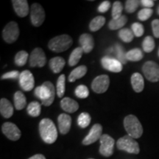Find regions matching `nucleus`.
Wrapping results in <instances>:
<instances>
[{
  "label": "nucleus",
  "instance_id": "1",
  "mask_svg": "<svg viewBox=\"0 0 159 159\" xmlns=\"http://www.w3.org/2000/svg\"><path fill=\"white\" fill-rule=\"evenodd\" d=\"M39 133L47 144H53L57 138V131L54 122L49 119H43L39 123Z\"/></svg>",
  "mask_w": 159,
  "mask_h": 159
},
{
  "label": "nucleus",
  "instance_id": "2",
  "mask_svg": "<svg viewBox=\"0 0 159 159\" xmlns=\"http://www.w3.org/2000/svg\"><path fill=\"white\" fill-rule=\"evenodd\" d=\"M35 95L41 100V104L44 106H50L54 102L55 97V89L51 82L47 81L42 85L36 87Z\"/></svg>",
  "mask_w": 159,
  "mask_h": 159
},
{
  "label": "nucleus",
  "instance_id": "3",
  "mask_svg": "<svg viewBox=\"0 0 159 159\" xmlns=\"http://www.w3.org/2000/svg\"><path fill=\"white\" fill-rule=\"evenodd\" d=\"M124 127L128 136L139 139L142 136L143 128L139 119L134 115H128L124 119Z\"/></svg>",
  "mask_w": 159,
  "mask_h": 159
},
{
  "label": "nucleus",
  "instance_id": "4",
  "mask_svg": "<svg viewBox=\"0 0 159 159\" xmlns=\"http://www.w3.org/2000/svg\"><path fill=\"white\" fill-rule=\"evenodd\" d=\"M73 43V40L70 35L64 34L54 37L49 41L48 47L55 52H62L70 48Z\"/></svg>",
  "mask_w": 159,
  "mask_h": 159
},
{
  "label": "nucleus",
  "instance_id": "5",
  "mask_svg": "<svg viewBox=\"0 0 159 159\" xmlns=\"http://www.w3.org/2000/svg\"><path fill=\"white\" fill-rule=\"evenodd\" d=\"M116 147L119 150L125 151L129 153L139 154L140 152L139 143L128 135L119 139L116 142Z\"/></svg>",
  "mask_w": 159,
  "mask_h": 159
},
{
  "label": "nucleus",
  "instance_id": "6",
  "mask_svg": "<svg viewBox=\"0 0 159 159\" xmlns=\"http://www.w3.org/2000/svg\"><path fill=\"white\" fill-rule=\"evenodd\" d=\"M142 71L147 80L150 82L159 81V65L154 61H147L143 65Z\"/></svg>",
  "mask_w": 159,
  "mask_h": 159
},
{
  "label": "nucleus",
  "instance_id": "7",
  "mask_svg": "<svg viewBox=\"0 0 159 159\" xmlns=\"http://www.w3.org/2000/svg\"><path fill=\"white\" fill-rule=\"evenodd\" d=\"M19 35V25L15 21H11L5 26L2 31V37L5 42L12 43L17 41Z\"/></svg>",
  "mask_w": 159,
  "mask_h": 159
},
{
  "label": "nucleus",
  "instance_id": "8",
  "mask_svg": "<svg viewBox=\"0 0 159 159\" xmlns=\"http://www.w3.org/2000/svg\"><path fill=\"white\" fill-rule=\"evenodd\" d=\"M100 147H99V152L102 156L105 157H110L114 153V139L108 134H102L100 139Z\"/></svg>",
  "mask_w": 159,
  "mask_h": 159
},
{
  "label": "nucleus",
  "instance_id": "9",
  "mask_svg": "<svg viewBox=\"0 0 159 159\" xmlns=\"http://www.w3.org/2000/svg\"><path fill=\"white\" fill-rule=\"evenodd\" d=\"M30 19L32 25L40 27L45 20V11L42 6L38 3L33 4L30 9Z\"/></svg>",
  "mask_w": 159,
  "mask_h": 159
},
{
  "label": "nucleus",
  "instance_id": "10",
  "mask_svg": "<svg viewBox=\"0 0 159 159\" xmlns=\"http://www.w3.org/2000/svg\"><path fill=\"white\" fill-rule=\"evenodd\" d=\"M46 62H47V57L42 49L35 48L32 51L29 59V63L31 67L41 68L44 66Z\"/></svg>",
  "mask_w": 159,
  "mask_h": 159
},
{
  "label": "nucleus",
  "instance_id": "11",
  "mask_svg": "<svg viewBox=\"0 0 159 159\" xmlns=\"http://www.w3.org/2000/svg\"><path fill=\"white\" fill-rule=\"evenodd\" d=\"M109 85H110V79L108 75H99L93 80L91 83V88L95 93L102 94L108 90Z\"/></svg>",
  "mask_w": 159,
  "mask_h": 159
},
{
  "label": "nucleus",
  "instance_id": "12",
  "mask_svg": "<svg viewBox=\"0 0 159 159\" xmlns=\"http://www.w3.org/2000/svg\"><path fill=\"white\" fill-rule=\"evenodd\" d=\"M2 131L5 136L11 141H17L21 136V130L15 124L12 122H5L2 126Z\"/></svg>",
  "mask_w": 159,
  "mask_h": 159
},
{
  "label": "nucleus",
  "instance_id": "13",
  "mask_svg": "<svg viewBox=\"0 0 159 159\" xmlns=\"http://www.w3.org/2000/svg\"><path fill=\"white\" fill-rule=\"evenodd\" d=\"M19 84L24 91H30L33 90L35 85V80L31 71L25 70L21 72L19 77Z\"/></svg>",
  "mask_w": 159,
  "mask_h": 159
},
{
  "label": "nucleus",
  "instance_id": "14",
  "mask_svg": "<svg viewBox=\"0 0 159 159\" xmlns=\"http://www.w3.org/2000/svg\"><path fill=\"white\" fill-rule=\"evenodd\" d=\"M102 127L99 124H95L89 131V134L83 140V145H90L100 139L102 136Z\"/></svg>",
  "mask_w": 159,
  "mask_h": 159
},
{
  "label": "nucleus",
  "instance_id": "15",
  "mask_svg": "<svg viewBox=\"0 0 159 159\" xmlns=\"http://www.w3.org/2000/svg\"><path fill=\"white\" fill-rule=\"evenodd\" d=\"M101 64L105 69L112 72L118 73L122 71V63L117 59L109 56L103 57L101 59Z\"/></svg>",
  "mask_w": 159,
  "mask_h": 159
},
{
  "label": "nucleus",
  "instance_id": "16",
  "mask_svg": "<svg viewBox=\"0 0 159 159\" xmlns=\"http://www.w3.org/2000/svg\"><path fill=\"white\" fill-rule=\"evenodd\" d=\"M13 9L19 17H25L29 13L28 2L26 0H13Z\"/></svg>",
  "mask_w": 159,
  "mask_h": 159
},
{
  "label": "nucleus",
  "instance_id": "17",
  "mask_svg": "<svg viewBox=\"0 0 159 159\" xmlns=\"http://www.w3.org/2000/svg\"><path fill=\"white\" fill-rule=\"evenodd\" d=\"M57 122H58L60 133L61 134H68L69 131L70 130L71 125V116L66 114H60L57 118Z\"/></svg>",
  "mask_w": 159,
  "mask_h": 159
},
{
  "label": "nucleus",
  "instance_id": "18",
  "mask_svg": "<svg viewBox=\"0 0 159 159\" xmlns=\"http://www.w3.org/2000/svg\"><path fill=\"white\" fill-rule=\"evenodd\" d=\"M79 43L80 47L85 53H89L92 51L94 47V41L93 37L88 33H84L79 38Z\"/></svg>",
  "mask_w": 159,
  "mask_h": 159
},
{
  "label": "nucleus",
  "instance_id": "19",
  "mask_svg": "<svg viewBox=\"0 0 159 159\" xmlns=\"http://www.w3.org/2000/svg\"><path fill=\"white\" fill-rule=\"evenodd\" d=\"M61 107L63 111L67 113H75L78 110L79 105L77 101L69 98V97H64L61 102Z\"/></svg>",
  "mask_w": 159,
  "mask_h": 159
},
{
  "label": "nucleus",
  "instance_id": "20",
  "mask_svg": "<svg viewBox=\"0 0 159 159\" xmlns=\"http://www.w3.org/2000/svg\"><path fill=\"white\" fill-rule=\"evenodd\" d=\"M0 113L3 117L9 119L13 114V107L8 99L2 98L0 100Z\"/></svg>",
  "mask_w": 159,
  "mask_h": 159
},
{
  "label": "nucleus",
  "instance_id": "21",
  "mask_svg": "<svg viewBox=\"0 0 159 159\" xmlns=\"http://www.w3.org/2000/svg\"><path fill=\"white\" fill-rule=\"evenodd\" d=\"M132 88L136 93H140L144 88V81L142 75L139 73H134L131 76Z\"/></svg>",
  "mask_w": 159,
  "mask_h": 159
},
{
  "label": "nucleus",
  "instance_id": "22",
  "mask_svg": "<svg viewBox=\"0 0 159 159\" xmlns=\"http://www.w3.org/2000/svg\"><path fill=\"white\" fill-rule=\"evenodd\" d=\"M66 64L65 60L61 57H55L52 58L49 61V67H50L51 70L55 74L60 73L63 70V67Z\"/></svg>",
  "mask_w": 159,
  "mask_h": 159
},
{
  "label": "nucleus",
  "instance_id": "23",
  "mask_svg": "<svg viewBox=\"0 0 159 159\" xmlns=\"http://www.w3.org/2000/svg\"><path fill=\"white\" fill-rule=\"evenodd\" d=\"M87 72V67L85 66H80L75 68L74 70L71 71L69 76V81L71 83L75 82L77 79L81 78L85 76Z\"/></svg>",
  "mask_w": 159,
  "mask_h": 159
},
{
  "label": "nucleus",
  "instance_id": "24",
  "mask_svg": "<svg viewBox=\"0 0 159 159\" xmlns=\"http://www.w3.org/2000/svg\"><path fill=\"white\" fill-rule=\"evenodd\" d=\"M14 104L16 110H22L27 105V99L21 91H16L14 94Z\"/></svg>",
  "mask_w": 159,
  "mask_h": 159
},
{
  "label": "nucleus",
  "instance_id": "25",
  "mask_svg": "<svg viewBox=\"0 0 159 159\" xmlns=\"http://www.w3.org/2000/svg\"><path fill=\"white\" fill-rule=\"evenodd\" d=\"M127 21H128L127 17L122 15V16L117 19H111L108 24V27L111 30H116L121 29L126 25Z\"/></svg>",
  "mask_w": 159,
  "mask_h": 159
},
{
  "label": "nucleus",
  "instance_id": "26",
  "mask_svg": "<svg viewBox=\"0 0 159 159\" xmlns=\"http://www.w3.org/2000/svg\"><path fill=\"white\" fill-rule=\"evenodd\" d=\"M84 52L81 47H77L71 53L69 59V65L70 66H74L79 62L80 60L82 57L83 53Z\"/></svg>",
  "mask_w": 159,
  "mask_h": 159
},
{
  "label": "nucleus",
  "instance_id": "27",
  "mask_svg": "<svg viewBox=\"0 0 159 159\" xmlns=\"http://www.w3.org/2000/svg\"><path fill=\"white\" fill-rule=\"evenodd\" d=\"M127 60L133 62H136V61H141L144 57L142 51L139 48H135L129 50L126 54Z\"/></svg>",
  "mask_w": 159,
  "mask_h": 159
},
{
  "label": "nucleus",
  "instance_id": "28",
  "mask_svg": "<svg viewBox=\"0 0 159 159\" xmlns=\"http://www.w3.org/2000/svg\"><path fill=\"white\" fill-rule=\"evenodd\" d=\"M105 23V18L102 16H99L95 17L94 19L91 20L90 25H89V29H90L91 31L96 32L102 28Z\"/></svg>",
  "mask_w": 159,
  "mask_h": 159
},
{
  "label": "nucleus",
  "instance_id": "29",
  "mask_svg": "<svg viewBox=\"0 0 159 159\" xmlns=\"http://www.w3.org/2000/svg\"><path fill=\"white\" fill-rule=\"evenodd\" d=\"M41 104L38 102H32L27 106V111L30 116L33 117L39 116L41 114Z\"/></svg>",
  "mask_w": 159,
  "mask_h": 159
},
{
  "label": "nucleus",
  "instance_id": "30",
  "mask_svg": "<svg viewBox=\"0 0 159 159\" xmlns=\"http://www.w3.org/2000/svg\"><path fill=\"white\" fill-rule=\"evenodd\" d=\"M119 37L125 43H130L134 40V34L128 28H122L119 32Z\"/></svg>",
  "mask_w": 159,
  "mask_h": 159
},
{
  "label": "nucleus",
  "instance_id": "31",
  "mask_svg": "<svg viewBox=\"0 0 159 159\" xmlns=\"http://www.w3.org/2000/svg\"><path fill=\"white\" fill-rule=\"evenodd\" d=\"M28 56L29 55L27 52L24 50L19 52L15 56V63L18 66H23L27 63Z\"/></svg>",
  "mask_w": 159,
  "mask_h": 159
},
{
  "label": "nucleus",
  "instance_id": "32",
  "mask_svg": "<svg viewBox=\"0 0 159 159\" xmlns=\"http://www.w3.org/2000/svg\"><path fill=\"white\" fill-rule=\"evenodd\" d=\"M115 51H116V55L117 60L122 63V64H125L127 63V57L126 54L125 53V49L123 48L122 45H120L119 43H116V46H115Z\"/></svg>",
  "mask_w": 159,
  "mask_h": 159
},
{
  "label": "nucleus",
  "instance_id": "33",
  "mask_svg": "<svg viewBox=\"0 0 159 159\" xmlns=\"http://www.w3.org/2000/svg\"><path fill=\"white\" fill-rule=\"evenodd\" d=\"M142 48L145 52H151L155 49V41L151 36L145 37L142 42Z\"/></svg>",
  "mask_w": 159,
  "mask_h": 159
},
{
  "label": "nucleus",
  "instance_id": "34",
  "mask_svg": "<svg viewBox=\"0 0 159 159\" xmlns=\"http://www.w3.org/2000/svg\"><path fill=\"white\" fill-rule=\"evenodd\" d=\"M66 76L64 75H60L57 81V95L58 97H63L66 89Z\"/></svg>",
  "mask_w": 159,
  "mask_h": 159
},
{
  "label": "nucleus",
  "instance_id": "35",
  "mask_svg": "<svg viewBox=\"0 0 159 159\" xmlns=\"http://www.w3.org/2000/svg\"><path fill=\"white\" fill-rule=\"evenodd\" d=\"M91 116L88 113L83 112L79 115L77 118V124L80 128H85L90 125Z\"/></svg>",
  "mask_w": 159,
  "mask_h": 159
},
{
  "label": "nucleus",
  "instance_id": "36",
  "mask_svg": "<svg viewBox=\"0 0 159 159\" xmlns=\"http://www.w3.org/2000/svg\"><path fill=\"white\" fill-rule=\"evenodd\" d=\"M123 11L122 4L119 1L114 2L112 7V17L113 19H117L122 16Z\"/></svg>",
  "mask_w": 159,
  "mask_h": 159
},
{
  "label": "nucleus",
  "instance_id": "37",
  "mask_svg": "<svg viewBox=\"0 0 159 159\" xmlns=\"http://www.w3.org/2000/svg\"><path fill=\"white\" fill-rule=\"evenodd\" d=\"M75 95L80 99L87 98L89 95V91L88 88L84 85H80L75 89Z\"/></svg>",
  "mask_w": 159,
  "mask_h": 159
},
{
  "label": "nucleus",
  "instance_id": "38",
  "mask_svg": "<svg viewBox=\"0 0 159 159\" xmlns=\"http://www.w3.org/2000/svg\"><path fill=\"white\" fill-rule=\"evenodd\" d=\"M153 11L151 8H144L142 9L138 13V19L140 21H147V20L150 19L152 16Z\"/></svg>",
  "mask_w": 159,
  "mask_h": 159
},
{
  "label": "nucleus",
  "instance_id": "39",
  "mask_svg": "<svg viewBox=\"0 0 159 159\" xmlns=\"http://www.w3.org/2000/svg\"><path fill=\"white\" fill-rule=\"evenodd\" d=\"M139 5V2L137 0H128L125 2V11L129 13H132L136 11Z\"/></svg>",
  "mask_w": 159,
  "mask_h": 159
},
{
  "label": "nucleus",
  "instance_id": "40",
  "mask_svg": "<svg viewBox=\"0 0 159 159\" xmlns=\"http://www.w3.org/2000/svg\"><path fill=\"white\" fill-rule=\"evenodd\" d=\"M131 28H132V31L133 33H134V35L136 37L142 36L144 33V26H143L141 23H139V22L134 23L132 25V26H131Z\"/></svg>",
  "mask_w": 159,
  "mask_h": 159
},
{
  "label": "nucleus",
  "instance_id": "41",
  "mask_svg": "<svg viewBox=\"0 0 159 159\" xmlns=\"http://www.w3.org/2000/svg\"><path fill=\"white\" fill-rule=\"evenodd\" d=\"M20 74H21V73H19L18 71H9V72H7L5 73V74H4L1 77V79L2 80H7V79L16 80L17 79L18 77H20Z\"/></svg>",
  "mask_w": 159,
  "mask_h": 159
},
{
  "label": "nucleus",
  "instance_id": "42",
  "mask_svg": "<svg viewBox=\"0 0 159 159\" xmlns=\"http://www.w3.org/2000/svg\"><path fill=\"white\" fill-rule=\"evenodd\" d=\"M152 29L154 36L159 39V19H155L152 21Z\"/></svg>",
  "mask_w": 159,
  "mask_h": 159
},
{
  "label": "nucleus",
  "instance_id": "43",
  "mask_svg": "<svg viewBox=\"0 0 159 159\" xmlns=\"http://www.w3.org/2000/svg\"><path fill=\"white\" fill-rule=\"evenodd\" d=\"M111 7L110 1H104L102 2L98 7V11L99 13H105L108 11V9Z\"/></svg>",
  "mask_w": 159,
  "mask_h": 159
},
{
  "label": "nucleus",
  "instance_id": "44",
  "mask_svg": "<svg viewBox=\"0 0 159 159\" xmlns=\"http://www.w3.org/2000/svg\"><path fill=\"white\" fill-rule=\"evenodd\" d=\"M140 2L142 6H144V8H151L155 5L154 1L152 0H142Z\"/></svg>",
  "mask_w": 159,
  "mask_h": 159
},
{
  "label": "nucleus",
  "instance_id": "45",
  "mask_svg": "<svg viewBox=\"0 0 159 159\" xmlns=\"http://www.w3.org/2000/svg\"><path fill=\"white\" fill-rule=\"evenodd\" d=\"M28 159H46V158L44 156H43V155L37 154V155H35V156L30 157V158H29Z\"/></svg>",
  "mask_w": 159,
  "mask_h": 159
},
{
  "label": "nucleus",
  "instance_id": "46",
  "mask_svg": "<svg viewBox=\"0 0 159 159\" xmlns=\"http://www.w3.org/2000/svg\"><path fill=\"white\" fill-rule=\"evenodd\" d=\"M157 13H158V14L159 15V6L158 7V10H157Z\"/></svg>",
  "mask_w": 159,
  "mask_h": 159
},
{
  "label": "nucleus",
  "instance_id": "47",
  "mask_svg": "<svg viewBox=\"0 0 159 159\" xmlns=\"http://www.w3.org/2000/svg\"><path fill=\"white\" fill-rule=\"evenodd\" d=\"M158 56H159V49H158Z\"/></svg>",
  "mask_w": 159,
  "mask_h": 159
},
{
  "label": "nucleus",
  "instance_id": "48",
  "mask_svg": "<svg viewBox=\"0 0 159 159\" xmlns=\"http://www.w3.org/2000/svg\"><path fill=\"white\" fill-rule=\"evenodd\" d=\"M89 159H94V158H89Z\"/></svg>",
  "mask_w": 159,
  "mask_h": 159
}]
</instances>
